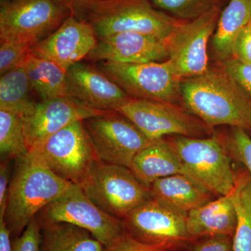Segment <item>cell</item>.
I'll return each instance as SVG.
<instances>
[{
    "label": "cell",
    "instance_id": "1",
    "mask_svg": "<svg viewBox=\"0 0 251 251\" xmlns=\"http://www.w3.org/2000/svg\"><path fill=\"white\" fill-rule=\"evenodd\" d=\"M184 108L211 128L236 127L251 133V98L222 65L182 79Z\"/></svg>",
    "mask_w": 251,
    "mask_h": 251
},
{
    "label": "cell",
    "instance_id": "2",
    "mask_svg": "<svg viewBox=\"0 0 251 251\" xmlns=\"http://www.w3.org/2000/svg\"><path fill=\"white\" fill-rule=\"evenodd\" d=\"M75 184L51 171L40 157L29 151L17 160L10 181L3 220L11 238L19 237L44 208L67 194Z\"/></svg>",
    "mask_w": 251,
    "mask_h": 251
},
{
    "label": "cell",
    "instance_id": "3",
    "mask_svg": "<svg viewBox=\"0 0 251 251\" xmlns=\"http://www.w3.org/2000/svg\"><path fill=\"white\" fill-rule=\"evenodd\" d=\"M86 16L99 39L135 31L166 40L185 21L154 9L150 0H94Z\"/></svg>",
    "mask_w": 251,
    "mask_h": 251
},
{
    "label": "cell",
    "instance_id": "4",
    "mask_svg": "<svg viewBox=\"0 0 251 251\" xmlns=\"http://www.w3.org/2000/svg\"><path fill=\"white\" fill-rule=\"evenodd\" d=\"M166 139L179 156L185 175L196 180L216 197L232 192L237 170L217 133L206 138L171 135Z\"/></svg>",
    "mask_w": 251,
    "mask_h": 251
},
{
    "label": "cell",
    "instance_id": "5",
    "mask_svg": "<svg viewBox=\"0 0 251 251\" xmlns=\"http://www.w3.org/2000/svg\"><path fill=\"white\" fill-rule=\"evenodd\" d=\"M78 186L99 209L121 220L151 198L130 168L100 161Z\"/></svg>",
    "mask_w": 251,
    "mask_h": 251
},
{
    "label": "cell",
    "instance_id": "6",
    "mask_svg": "<svg viewBox=\"0 0 251 251\" xmlns=\"http://www.w3.org/2000/svg\"><path fill=\"white\" fill-rule=\"evenodd\" d=\"M113 110L133 122L151 140L171 135L206 138L214 134L213 128L175 104L130 97Z\"/></svg>",
    "mask_w": 251,
    "mask_h": 251
},
{
    "label": "cell",
    "instance_id": "7",
    "mask_svg": "<svg viewBox=\"0 0 251 251\" xmlns=\"http://www.w3.org/2000/svg\"><path fill=\"white\" fill-rule=\"evenodd\" d=\"M100 69L130 97L182 104L180 78L170 61L127 64L103 61Z\"/></svg>",
    "mask_w": 251,
    "mask_h": 251
},
{
    "label": "cell",
    "instance_id": "8",
    "mask_svg": "<svg viewBox=\"0 0 251 251\" xmlns=\"http://www.w3.org/2000/svg\"><path fill=\"white\" fill-rule=\"evenodd\" d=\"M70 13L57 0H1L0 40L34 46L52 34Z\"/></svg>",
    "mask_w": 251,
    "mask_h": 251
},
{
    "label": "cell",
    "instance_id": "9",
    "mask_svg": "<svg viewBox=\"0 0 251 251\" xmlns=\"http://www.w3.org/2000/svg\"><path fill=\"white\" fill-rule=\"evenodd\" d=\"M29 151L59 177L77 186L99 161L84 121L68 126Z\"/></svg>",
    "mask_w": 251,
    "mask_h": 251
},
{
    "label": "cell",
    "instance_id": "10",
    "mask_svg": "<svg viewBox=\"0 0 251 251\" xmlns=\"http://www.w3.org/2000/svg\"><path fill=\"white\" fill-rule=\"evenodd\" d=\"M187 214L150 198L122 219L126 232L136 240L182 251L193 239L186 226Z\"/></svg>",
    "mask_w": 251,
    "mask_h": 251
},
{
    "label": "cell",
    "instance_id": "11",
    "mask_svg": "<svg viewBox=\"0 0 251 251\" xmlns=\"http://www.w3.org/2000/svg\"><path fill=\"white\" fill-rule=\"evenodd\" d=\"M36 217L40 225L67 223L85 229L104 247L112 245L126 232L122 220L99 209L77 185L46 206Z\"/></svg>",
    "mask_w": 251,
    "mask_h": 251
},
{
    "label": "cell",
    "instance_id": "12",
    "mask_svg": "<svg viewBox=\"0 0 251 251\" xmlns=\"http://www.w3.org/2000/svg\"><path fill=\"white\" fill-rule=\"evenodd\" d=\"M84 125L99 161L110 164L130 168L137 153L154 141L114 110L87 119Z\"/></svg>",
    "mask_w": 251,
    "mask_h": 251
},
{
    "label": "cell",
    "instance_id": "13",
    "mask_svg": "<svg viewBox=\"0 0 251 251\" xmlns=\"http://www.w3.org/2000/svg\"><path fill=\"white\" fill-rule=\"evenodd\" d=\"M220 7L191 21H183L166 39L169 58L181 79L202 75L209 69L207 44L215 32Z\"/></svg>",
    "mask_w": 251,
    "mask_h": 251
},
{
    "label": "cell",
    "instance_id": "14",
    "mask_svg": "<svg viewBox=\"0 0 251 251\" xmlns=\"http://www.w3.org/2000/svg\"><path fill=\"white\" fill-rule=\"evenodd\" d=\"M108 111L90 108L70 97L36 103L30 113L23 117L28 150L36 148L68 126Z\"/></svg>",
    "mask_w": 251,
    "mask_h": 251
},
{
    "label": "cell",
    "instance_id": "15",
    "mask_svg": "<svg viewBox=\"0 0 251 251\" xmlns=\"http://www.w3.org/2000/svg\"><path fill=\"white\" fill-rule=\"evenodd\" d=\"M97 37L90 23L70 15L52 34L33 46L31 53L67 71L88 56L98 42Z\"/></svg>",
    "mask_w": 251,
    "mask_h": 251
},
{
    "label": "cell",
    "instance_id": "16",
    "mask_svg": "<svg viewBox=\"0 0 251 251\" xmlns=\"http://www.w3.org/2000/svg\"><path fill=\"white\" fill-rule=\"evenodd\" d=\"M169 58L167 41L156 36L125 31L99 39L86 59L127 64L163 62Z\"/></svg>",
    "mask_w": 251,
    "mask_h": 251
},
{
    "label": "cell",
    "instance_id": "17",
    "mask_svg": "<svg viewBox=\"0 0 251 251\" xmlns=\"http://www.w3.org/2000/svg\"><path fill=\"white\" fill-rule=\"evenodd\" d=\"M69 97L90 108L113 110L130 97L101 70L78 62L67 72Z\"/></svg>",
    "mask_w": 251,
    "mask_h": 251
},
{
    "label": "cell",
    "instance_id": "18",
    "mask_svg": "<svg viewBox=\"0 0 251 251\" xmlns=\"http://www.w3.org/2000/svg\"><path fill=\"white\" fill-rule=\"evenodd\" d=\"M150 190L153 199L186 214L216 197L196 180L184 174L156 180Z\"/></svg>",
    "mask_w": 251,
    "mask_h": 251
},
{
    "label": "cell",
    "instance_id": "19",
    "mask_svg": "<svg viewBox=\"0 0 251 251\" xmlns=\"http://www.w3.org/2000/svg\"><path fill=\"white\" fill-rule=\"evenodd\" d=\"M237 215L230 193L219 196L187 214L186 226L191 239L214 235L233 237Z\"/></svg>",
    "mask_w": 251,
    "mask_h": 251
},
{
    "label": "cell",
    "instance_id": "20",
    "mask_svg": "<svg viewBox=\"0 0 251 251\" xmlns=\"http://www.w3.org/2000/svg\"><path fill=\"white\" fill-rule=\"evenodd\" d=\"M130 169L149 188L155 181L161 178L185 175L179 156L166 138L154 140L137 153Z\"/></svg>",
    "mask_w": 251,
    "mask_h": 251
},
{
    "label": "cell",
    "instance_id": "21",
    "mask_svg": "<svg viewBox=\"0 0 251 251\" xmlns=\"http://www.w3.org/2000/svg\"><path fill=\"white\" fill-rule=\"evenodd\" d=\"M22 65L32 90L40 96L42 101L69 97L67 71L31 52Z\"/></svg>",
    "mask_w": 251,
    "mask_h": 251
},
{
    "label": "cell",
    "instance_id": "22",
    "mask_svg": "<svg viewBox=\"0 0 251 251\" xmlns=\"http://www.w3.org/2000/svg\"><path fill=\"white\" fill-rule=\"evenodd\" d=\"M251 21V0H229L220 14L213 36V50L221 62L231 57L234 39Z\"/></svg>",
    "mask_w": 251,
    "mask_h": 251
},
{
    "label": "cell",
    "instance_id": "23",
    "mask_svg": "<svg viewBox=\"0 0 251 251\" xmlns=\"http://www.w3.org/2000/svg\"><path fill=\"white\" fill-rule=\"evenodd\" d=\"M41 251H103V246L85 229L67 223L40 225Z\"/></svg>",
    "mask_w": 251,
    "mask_h": 251
},
{
    "label": "cell",
    "instance_id": "24",
    "mask_svg": "<svg viewBox=\"0 0 251 251\" xmlns=\"http://www.w3.org/2000/svg\"><path fill=\"white\" fill-rule=\"evenodd\" d=\"M32 87L23 65L1 75L0 110L18 112L23 117L30 113L36 102L30 98Z\"/></svg>",
    "mask_w": 251,
    "mask_h": 251
},
{
    "label": "cell",
    "instance_id": "25",
    "mask_svg": "<svg viewBox=\"0 0 251 251\" xmlns=\"http://www.w3.org/2000/svg\"><path fill=\"white\" fill-rule=\"evenodd\" d=\"M230 194L237 215L233 251H251V176L244 168L237 170L235 186Z\"/></svg>",
    "mask_w": 251,
    "mask_h": 251
},
{
    "label": "cell",
    "instance_id": "26",
    "mask_svg": "<svg viewBox=\"0 0 251 251\" xmlns=\"http://www.w3.org/2000/svg\"><path fill=\"white\" fill-rule=\"evenodd\" d=\"M29 153L23 116L11 110H0V153L3 160L21 159Z\"/></svg>",
    "mask_w": 251,
    "mask_h": 251
},
{
    "label": "cell",
    "instance_id": "27",
    "mask_svg": "<svg viewBox=\"0 0 251 251\" xmlns=\"http://www.w3.org/2000/svg\"><path fill=\"white\" fill-rule=\"evenodd\" d=\"M158 9L181 21H191L219 7L220 0H150Z\"/></svg>",
    "mask_w": 251,
    "mask_h": 251
},
{
    "label": "cell",
    "instance_id": "28",
    "mask_svg": "<svg viewBox=\"0 0 251 251\" xmlns=\"http://www.w3.org/2000/svg\"><path fill=\"white\" fill-rule=\"evenodd\" d=\"M218 135L234 163L251 176V138L249 133L242 128L229 127L226 133Z\"/></svg>",
    "mask_w": 251,
    "mask_h": 251
},
{
    "label": "cell",
    "instance_id": "29",
    "mask_svg": "<svg viewBox=\"0 0 251 251\" xmlns=\"http://www.w3.org/2000/svg\"><path fill=\"white\" fill-rule=\"evenodd\" d=\"M33 45L19 41H6L0 46V74L1 75L22 65L30 54Z\"/></svg>",
    "mask_w": 251,
    "mask_h": 251
},
{
    "label": "cell",
    "instance_id": "30",
    "mask_svg": "<svg viewBox=\"0 0 251 251\" xmlns=\"http://www.w3.org/2000/svg\"><path fill=\"white\" fill-rule=\"evenodd\" d=\"M41 226L35 217L19 237L13 239L11 251H41Z\"/></svg>",
    "mask_w": 251,
    "mask_h": 251
},
{
    "label": "cell",
    "instance_id": "31",
    "mask_svg": "<svg viewBox=\"0 0 251 251\" xmlns=\"http://www.w3.org/2000/svg\"><path fill=\"white\" fill-rule=\"evenodd\" d=\"M182 251H234L233 239L229 235L198 238L191 241Z\"/></svg>",
    "mask_w": 251,
    "mask_h": 251
},
{
    "label": "cell",
    "instance_id": "32",
    "mask_svg": "<svg viewBox=\"0 0 251 251\" xmlns=\"http://www.w3.org/2000/svg\"><path fill=\"white\" fill-rule=\"evenodd\" d=\"M221 65L251 98V64L239 62L230 57L222 61Z\"/></svg>",
    "mask_w": 251,
    "mask_h": 251
},
{
    "label": "cell",
    "instance_id": "33",
    "mask_svg": "<svg viewBox=\"0 0 251 251\" xmlns=\"http://www.w3.org/2000/svg\"><path fill=\"white\" fill-rule=\"evenodd\" d=\"M231 57L251 64V26L244 27L234 39L231 48Z\"/></svg>",
    "mask_w": 251,
    "mask_h": 251
},
{
    "label": "cell",
    "instance_id": "34",
    "mask_svg": "<svg viewBox=\"0 0 251 251\" xmlns=\"http://www.w3.org/2000/svg\"><path fill=\"white\" fill-rule=\"evenodd\" d=\"M103 251H170L167 248L144 244L125 232L112 245L103 248Z\"/></svg>",
    "mask_w": 251,
    "mask_h": 251
},
{
    "label": "cell",
    "instance_id": "35",
    "mask_svg": "<svg viewBox=\"0 0 251 251\" xmlns=\"http://www.w3.org/2000/svg\"><path fill=\"white\" fill-rule=\"evenodd\" d=\"M11 179L9 160H3L0 164V219L4 218Z\"/></svg>",
    "mask_w": 251,
    "mask_h": 251
},
{
    "label": "cell",
    "instance_id": "36",
    "mask_svg": "<svg viewBox=\"0 0 251 251\" xmlns=\"http://www.w3.org/2000/svg\"><path fill=\"white\" fill-rule=\"evenodd\" d=\"M57 1L68 10L70 15L80 19V16L87 14V10L94 0H57Z\"/></svg>",
    "mask_w": 251,
    "mask_h": 251
},
{
    "label": "cell",
    "instance_id": "37",
    "mask_svg": "<svg viewBox=\"0 0 251 251\" xmlns=\"http://www.w3.org/2000/svg\"><path fill=\"white\" fill-rule=\"evenodd\" d=\"M11 234L3 220H0V251H11Z\"/></svg>",
    "mask_w": 251,
    "mask_h": 251
},
{
    "label": "cell",
    "instance_id": "38",
    "mask_svg": "<svg viewBox=\"0 0 251 251\" xmlns=\"http://www.w3.org/2000/svg\"><path fill=\"white\" fill-rule=\"evenodd\" d=\"M249 25H250L251 26V23H249Z\"/></svg>",
    "mask_w": 251,
    "mask_h": 251
}]
</instances>
